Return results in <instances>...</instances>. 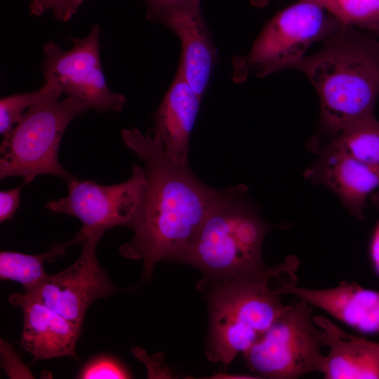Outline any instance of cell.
Returning <instances> with one entry per match:
<instances>
[{"mask_svg":"<svg viewBox=\"0 0 379 379\" xmlns=\"http://www.w3.org/2000/svg\"><path fill=\"white\" fill-rule=\"evenodd\" d=\"M125 146L144 164L145 185L131 226L132 239L119 248L127 258L142 260L149 280L156 263L173 260L190 243L203 222L218 189L201 182L189 163L172 159L154 128L121 131Z\"/></svg>","mask_w":379,"mask_h":379,"instance_id":"6da1fadb","label":"cell"},{"mask_svg":"<svg viewBox=\"0 0 379 379\" xmlns=\"http://www.w3.org/2000/svg\"><path fill=\"white\" fill-rule=\"evenodd\" d=\"M305 56L294 69L302 72L319 99L321 120L328 135L375 115L379 95V36L343 25Z\"/></svg>","mask_w":379,"mask_h":379,"instance_id":"7a4b0ae2","label":"cell"},{"mask_svg":"<svg viewBox=\"0 0 379 379\" xmlns=\"http://www.w3.org/2000/svg\"><path fill=\"white\" fill-rule=\"evenodd\" d=\"M274 227L262 219L246 185L218 190L197 232L173 260L193 265L217 282L255 277L269 267L262 246Z\"/></svg>","mask_w":379,"mask_h":379,"instance_id":"3957f363","label":"cell"},{"mask_svg":"<svg viewBox=\"0 0 379 379\" xmlns=\"http://www.w3.org/2000/svg\"><path fill=\"white\" fill-rule=\"evenodd\" d=\"M299 265L291 255L259 276L217 282L208 302L210 360L226 367L255 343L284 310L281 286L298 280Z\"/></svg>","mask_w":379,"mask_h":379,"instance_id":"277c9868","label":"cell"},{"mask_svg":"<svg viewBox=\"0 0 379 379\" xmlns=\"http://www.w3.org/2000/svg\"><path fill=\"white\" fill-rule=\"evenodd\" d=\"M37 98L20 121L5 136L0 146V178L20 176L23 184L41 175L66 182L74 176L60 164L58 152L70 122L88 108L62 93L57 83L46 79Z\"/></svg>","mask_w":379,"mask_h":379,"instance_id":"5b68a950","label":"cell"},{"mask_svg":"<svg viewBox=\"0 0 379 379\" xmlns=\"http://www.w3.org/2000/svg\"><path fill=\"white\" fill-rule=\"evenodd\" d=\"M343 25L318 3L298 0L265 24L246 55L233 58V81L293 69L314 43L325 41Z\"/></svg>","mask_w":379,"mask_h":379,"instance_id":"8992f818","label":"cell"},{"mask_svg":"<svg viewBox=\"0 0 379 379\" xmlns=\"http://www.w3.org/2000/svg\"><path fill=\"white\" fill-rule=\"evenodd\" d=\"M311 305L297 298L244 354L250 370L262 378L295 379L307 373H322L326 355L320 328L314 321Z\"/></svg>","mask_w":379,"mask_h":379,"instance_id":"52a82bcc","label":"cell"},{"mask_svg":"<svg viewBox=\"0 0 379 379\" xmlns=\"http://www.w3.org/2000/svg\"><path fill=\"white\" fill-rule=\"evenodd\" d=\"M66 197L48 202L51 212L78 218L81 228L75 237L79 244L93 232H105L117 226L131 227L139 208L145 185L143 168L132 166L124 182L102 185L92 180L74 177L67 182Z\"/></svg>","mask_w":379,"mask_h":379,"instance_id":"ba28073f","label":"cell"},{"mask_svg":"<svg viewBox=\"0 0 379 379\" xmlns=\"http://www.w3.org/2000/svg\"><path fill=\"white\" fill-rule=\"evenodd\" d=\"M100 27L74 39V45L63 51L55 43L44 46L42 70L46 79L55 81L62 93L88 109L98 112H121L126 97L112 91L106 82L99 52Z\"/></svg>","mask_w":379,"mask_h":379,"instance_id":"9c48e42d","label":"cell"},{"mask_svg":"<svg viewBox=\"0 0 379 379\" xmlns=\"http://www.w3.org/2000/svg\"><path fill=\"white\" fill-rule=\"evenodd\" d=\"M104 232H92L83 242L77 260L59 273L48 275L25 293L81 326L89 305L119 291L110 281L96 257V246Z\"/></svg>","mask_w":379,"mask_h":379,"instance_id":"30bf717a","label":"cell"},{"mask_svg":"<svg viewBox=\"0 0 379 379\" xmlns=\"http://www.w3.org/2000/svg\"><path fill=\"white\" fill-rule=\"evenodd\" d=\"M147 18L167 27L178 36L182 52L178 69L202 98L217 58L202 15L201 0H182L166 6Z\"/></svg>","mask_w":379,"mask_h":379,"instance_id":"8fae6325","label":"cell"},{"mask_svg":"<svg viewBox=\"0 0 379 379\" xmlns=\"http://www.w3.org/2000/svg\"><path fill=\"white\" fill-rule=\"evenodd\" d=\"M313 146L318 157L304 177L333 192L352 215L364 220L367 199L379 187V169L324 142Z\"/></svg>","mask_w":379,"mask_h":379,"instance_id":"7c38bea8","label":"cell"},{"mask_svg":"<svg viewBox=\"0 0 379 379\" xmlns=\"http://www.w3.org/2000/svg\"><path fill=\"white\" fill-rule=\"evenodd\" d=\"M9 302L22 311L20 343L32 355L33 361L61 357L77 358L76 345L81 326L25 293L11 294Z\"/></svg>","mask_w":379,"mask_h":379,"instance_id":"4fadbf2b","label":"cell"},{"mask_svg":"<svg viewBox=\"0 0 379 379\" xmlns=\"http://www.w3.org/2000/svg\"><path fill=\"white\" fill-rule=\"evenodd\" d=\"M297 284L298 281L286 282L281 293L303 300L361 333H379V291L345 281L324 289L300 287Z\"/></svg>","mask_w":379,"mask_h":379,"instance_id":"5bb4252c","label":"cell"},{"mask_svg":"<svg viewBox=\"0 0 379 379\" xmlns=\"http://www.w3.org/2000/svg\"><path fill=\"white\" fill-rule=\"evenodd\" d=\"M328 347L326 379H379V343L351 335L328 319L313 317Z\"/></svg>","mask_w":379,"mask_h":379,"instance_id":"9a60e30c","label":"cell"},{"mask_svg":"<svg viewBox=\"0 0 379 379\" xmlns=\"http://www.w3.org/2000/svg\"><path fill=\"white\" fill-rule=\"evenodd\" d=\"M201 99L178 69L172 84L153 116L154 128L169 156L177 161L188 162L190 135Z\"/></svg>","mask_w":379,"mask_h":379,"instance_id":"2e32d148","label":"cell"},{"mask_svg":"<svg viewBox=\"0 0 379 379\" xmlns=\"http://www.w3.org/2000/svg\"><path fill=\"white\" fill-rule=\"evenodd\" d=\"M78 244L75 237L65 243L55 242L43 253L30 255L16 251L0 252V279L20 283L25 291L41 283L48 274L44 269L46 262H53L62 256L67 248Z\"/></svg>","mask_w":379,"mask_h":379,"instance_id":"e0dca14e","label":"cell"},{"mask_svg":"<svg viewBox=\"0 0 379 379\" xmlns=\"http://www.w3.org/2000/svg\"><path fill=\"white\" fill-rule=\"evenodd\" d=\"M328 135V140L324 143L379 169V121L375 115Z\"/></svg>","mask_w":379,"mask_h":379,"instance_id":"ac0fdd59","label":"cell"},{"mask_svg":"<svg viewBox=\"0 0 379 379\" xmlns=\"http://www.w3.org/2000/svg\"><path fill=\"white\" fill-rule=\"evenodd\" d=\"M342 24L379 36V0H312Z\"/></svg>","mask_w":379,"mask_h":379,"instance_id":"d6986e66","label":"cell"},{"mask_svg":"<svg viewBox=\"0 0 379 379\" xmlns=\"http://www.w3.org/2000/svg\"><path fill=\"white\" fill-rule=\"evenodd\" d=\"M40 93L34 92L14 94L2 98L0 100V133L5 136L22 119L23 114L33 104Z\"/></svg>","mask_w":379,"mask_h":379,"instance_id":"ffe728a7","label":"cell"},{"mask_svg":"<svg viewBox=\"0 0 379 379\" xmlns=\"http://www.w3.org/2000/svg\"><path fill=\"white\" fill-rule=\"evenodd\" d=\"M78 378H129L131 374L117 359L108 356L100 355L88 361L81 369Z\"/></svg>","mask_w":379,"mask_h":379,"instance_id":"44dd1931","label":"cell"},{"mask_svg":"<svg viewBox=\"0 0 379 379\" xmlns=\"http://www.w3.org/2000/svg\"><path fill=\"white\" fill-rule=\"evenodd\" d=\"M84 0H31L30 13L40 15L47 10H51L55 18L66 22L77 11Z\"/></svg>","mask_w":379,"mask_h":379,"instance_id":"7402d4cb","label":"cell"},{"mask_svg":"<svg viewBox=\"0 0 379 379\" xmlns=\"http://www.w3.org/2000/svg\"><path fill=\"white\" fill-rule=\"evenodd\" d=\"M3 190L0 192V222H2L12 218L20 206V193L22 187Z\"/></svg>","mask_w":379,"mask_h":379,"instance_id":"603a6c76","label":"cell"},{"mask_svg":"<svg viewBox=\"0 0 379 379\" xmlns=\"http://www.w3.org/2000/svg\"><path fill=\"white\" fill-rule=\"evenodd\" d=\"M370 255L374 268L379 275V222L375 227L371 238Z\"/></svg>","mask_w":379,"mask_h":379,"instance_id":"cb8c5ba5","label":"cell"},{"mask_svg":"<svg viewBox=\"0 0 379 379\" xmlns=\"http://www.w3.org/2000/svg\"><path fill=\"white\" fill-rule=\"evenodd\" d=\"M253 375H225V374H220L216 375V378H257L255 377H253Z\"/></svg>","mask_w":379,"mask_h":379,"instance_id":"d4e9b609","label":"cell"},{"mask_svg":"<svg viewBox=\"0 0 379 379\" xmlns=\"http://www.w3.org/2000/svg\"><path fill=\"white\" fill-rule=\"evenodd\" d=\"M371 200L375 206L379 208V191L372 194Z\"/></svg>","mask_w":379,"mask_h":379,"instance_id":"484cf974","label":"cell"}]
</instances>
